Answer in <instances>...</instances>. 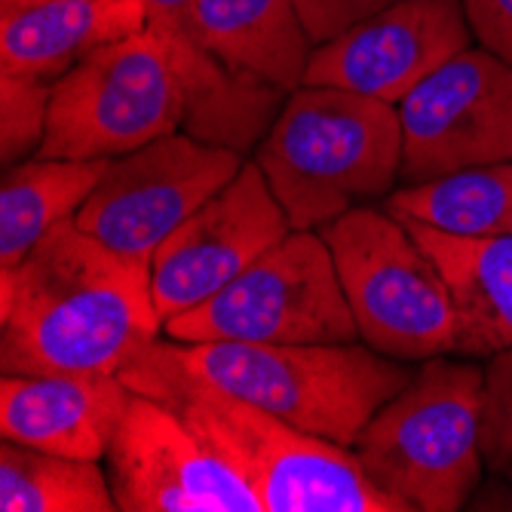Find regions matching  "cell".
I'll use <instances>...</instances> for the list:
<instances>
[{
    "label": "cell",
    "mask_w": 512,
    "mask_h": 512,
    "mask_svg": "<svg viewBox=\"0 0 512 512\" xmlns=\"http://www.w3.org/2000/svg\"><path fill=\"white\" fill-rule=\"evenodd\" d=\"M188 96L154 31L92 53L53 86L37 157L114 160L184 129Z\"/></svg>",
    "instance_id": "cell-8"
},
{
    "label": "cell",
    "mask_w": 512,
    "mask_h": 512,
    "mask_svg": "<svg viewBox=\"0 0 512 512\" xmlns=\"http://www.w3.org/2000/svg\"><path fill=\"white\" fill-rule=\"evenodd\" d=\"M289 234V215L264 172L246 163L154 252L151 292L163 325L212 298Z\"/></svg>",
    "instance_id": "cell-12"
},
{
    "label": "cell",
    "mask_w": 512,
    "mask_h": 512,
    "mask_svg": "<svg viewBox=\"0 0 512 512\" xmlns=\"http://www.w3.org/2000/svg\"><path fill=\"white\" fill-rule=\"evenodd\" d=\"M117 378L175 408L249 479L264 512H408L362 473L350 448L221 390L175 353L172 338L148 344Z\"/></svg>",
    "instance_id": "cell-2"
},
{
    "label": "cell",
    "mask_w": 512,
    "mask_h": 512,
    "mask_svg": "<svg viewBox=\"0 0 512 512\" xmlns=\"http://www.w3.org/2000/svg\"><path fill=\"white\" fill-rule=\"evenodd\" d=\"M396 111L405 184L512 160V65L485 46L448 59Z\"/></svg>",
    "instance_id": "cell-11"
},
{
    "label": "cell",
    "mask_w": 512,
    "mask_h": 512,
    "mask_svg": "<svg viewBox=\"0 0 512 512\" xmlns=\"http://www.w3.org/2000/svg\"><path fill=\"white\" fill-rule=\"evenodd\" d=\"M442 270L457 310V353L491 359L512 350V234L454 237L402 221Z\"/></svg>",
    "instance_id": "cell-18"
},
{
    "label": "cell",
    "mask_w": 512,
    "mask_h": 512,
    "mask_svg": "<svg viewBox=\"0 0 512 512\" xmlns=\"http://www.w3.org/2000/svg\"><path fill=\"white\" fill-rule=\"evenodd\" d=\"M105 460L120 512H264L234 463L145 393H132Z\"/></svg>",
    "instance_id": "cell-10"
},
{
    "label": "cell",
    "mask_w": 512,
    "mask_h": 512,
    "mask_svg": "<svg viewBox=\"0 0 512 512\" xmlns=\"http://www.w3.org/2000/svg\"><path fill=\"white\" fill-rule=\"evenodd\" d=\"M4 375H117L163 332L151 264L62 221L19 267H0Z\"/></svg>",
    "instance_id": "cell-1"
},
{
    "label": "cell",
    "mask_w": 512,
    "mask_h": 512,
    "mask_svg": "<svg viewBox=\"0 0 512 512\" xmlns=\"http://www.w3.org/2000/svg\"><path fill=\"white\" fill-rule=\"evenodd\" d=\"M292 230H322L365 200L390 197L402 126L390 102L341 86H301L255 154Z\"/></svg>",
    "instance_id": "cell-3"
},
{
    "label": "cell",
    "mask_w": 512,
    "mask_h": 512,
    "mask_svg": "<svg viewBox=\"0 0 512 512\" xmlns=\"http://www.w3.org/2000/svg\"><path fill=\"white\" fill-rule=\"evenodd\" d=\"M473 37L512 65V0H463Z\"/></svg>",
    "instance_id": "cell-25"
},
{
    "label": "cell",
    "mask_w": 512,
    "mask_h": 512,
    "mask_svg": "<svg viewBox=\"0 0 512 512\" xmlns=\"http://www.w3.org/2000/svg\"><path fill=\"white\" fill-rule=\"evenodd\" d=\"M243 166L237 151L172 132L108 160L74 221L108 249L151 264L172 230L234 181Z\"/></svg>",
    "instance_id": "cell-9"
},
{
    "label": "cell",
    "mask_w": 512,
    "mask_h": 512,
    "mask_svg": "<svg viewBox=\"0 0 512 512\" xmlns=\"http://www.w3.org/2000/svg\"><path fill=\"white\" fill-rule=\"evenodd\" d=\"M325 237L362 344L399 362L457 353V310L436 261L387 209L359 206Z\"/></svg>",
    "instance_id": "cell-6"
},
{
    "label": "cell",
    "mask_w": 512,
    "mask_h": 512,
    "mask_svg": "<svg viewBox=\"0 0 512 512\" xmlns=\"http://www.w3.org/2000/svg\"><path fill=\"white\" fill-rule=\"evenodd\" d=\"M482 457L485 470L512 482V350L491 356L485 365Z\"/></svg>",
    "instance_id": "cell-23"
},
{
    "label": "cell",
    "mask_w": 512,
    "mask_h": 512,
    "mask_svg": "<svg viewBox=\"0 0 512 512\" xmlns=\"http://www.w3.org/2000/svg\"><path fill=\"white\" fill-rule=\"evenodd\" d=\"M396 4H405V0H298V10L307 25V34L319 46L347 31L350 25L378 16Z\"/></svg>",
    "instance_id": "cell-24"
},
{
    "label": "cell",
    "mask_w": 512,
    "mask_h": 512,
    "mask_svg": "<svg viewBox=\"0 0 512 512\" xmlns=\"http://www.w3.org/2000/svg\"><path fill=\"white\" fill-rule=\"evenodd\" d=\"M53 86L50 80L22 74H4L0 80V154L7 166L40 151L50 123Z\"/></svg>",
    "instance_id": "cell-22"
},
{
    "label": "cell",
    "mask_w": 512,
    "mask_h": 512,
    "mask_svg": "<svg viewBox=\"0 0 512 512\" xmlns=\"http://www.w3.org/2000/svg\"><path fill=\"white\" fill-rule=\"evenodd\" d=\"M163 332L181 344H353L359 338L319 230H292L212 298L169 319Z\"/></svg>",
    "instance_id": "cell-7"
},
{
    "label": "cell",
    "mask_w": 512,
    "mask_h": 512,
    "mask_svg": "<svg viewBox=\"0 0 512 512\" xmlns=\"http://www.w3.org/2000/svg\"><path fill=\"white\" fill-rule=\"evenodd\" d=\"M108 160L34 157L10 166L0 188V267H19L62 221H71L96 191Z\"/></svg>",
    "instance_id": "cell-19"
},
{
    "label": "cell",
    "mask_w": 512,
    "mask_h": 512,
    "mask_svg": "<svg viewBox=\"0 0 512 512\" xmlns=\"http://www.w3.org/2000/svg\"><path fill=\"white\" fill-rule=\"evenodd\" d=\"M184 25L230 71L283 92L304 86L313 37L298 0H194Z\"/></svg>",
    "instance_id": "cell-17"
},
{
    "label": "cell",
    "mask_w": 512,
    "mask_h": 512,
    "mask_svg": "<svg viewBox=\"0 0 512 512\" xmlns=\"http://www.w3.org/2000/svg\"><path fill=\"white\" fill-rule=\"evenodd\" d=\"M145 28V0H50L4 13L0 71L56 83L92 53Z\"/></svg>",
    "instance_id": "cell-16"
},
{
    "label": "cell",
    "mask_w": 512,
    "mask_h": 512,
    "mask_svg": "<svg viewBox=\"0 0 512 512\" xmlns=\"http://www.w3.org/2000/svg\"><path fill=\"white\" fill-rule=\"evenodd\" d=\"M399 221L427 224L454 237L512 234V160L460 169L424 184H405L387 197Z\"/></svg>",
    "instance_id": "cell-20"
},
{
    "label": "cell",
    "mask_w": 512,
    "mask_h": 512,
    "mask_svg": "<svg viewBox=\"0 0 512 512\" xmlns=\"http://www.w3.org/2000/svg\"><path fill=\"white\" fill-rule=\"evenodd\" d=\"M117 375H4L0 436L77 460H102L129 408Z\"/></svg>",
    "instance_id": "cell-15"
},
{
    "label": "cell",
    "mask_w": 512,
    "mask_h": 512,
    "mask_svg": "<svg viewBox=\"0 0 512 512\" xmlns=\"http://www.w3.org/2000/svg\"><path fill=\"white\" fill-rule=\"evenodd\" d=\"M172 344L221 390L344 448L356 445L375 411L414 375L368 344Z\"/></svg>",
    "instance_id": "cell-5"
},
{
    "label": "cell",
    "mask_w": 512,
    "mask_h": 512,
    "mask_svg": "<svg viewBox=\"0 0 512 512\" xmlns=\"http://www.w3.org/2000/svg\"><path fill=\"white\" fill-rule=\"evenodd\" d=\"M145 4L148 31L163 43L188 96L184 132L246 157L283 111L289 92L218 62L184 25V13L194 0H145Z\"/></svg>",
    "instance_id": "cell-14"
},
{
    "label": "cell",
    "mask_w": 512,
    "mask_h": 512,
    "mask_svg": "<svg viewBox=\"0 0 512 512\" xmlns=\"http://www.w3.org/2000/svg\"><path fill=\"white\" fill-rule=\"evenodd\" d=\"M37 4H50V0H0V13H16V10H28Z\"/></svg>",
    "instance_id": "cell-26"
},
{
    "label": "cell",
    "mask_w": 512,
    "mask_h": 512,
    "mask_svg": "<svg viewBox=\"0 0 512 512\" xmlns=\"http://www.w3.org/2000/svg\"><path fill=\"white\" fill-rule=\"evenodd\" d=\"M463 0H405L319 43L307 86H341L399 105L436 68L470 46Z\"/></svg>",
    "instance_id": "cell-13"
},
{
    "label": "cell",
    "mask_w": 512,
    "mask_h": 512,
    "mask_svg": "<svg viewBox=\"0 0 512 512\" xmlns=\"http://www.w3.org/2000/svg\"><path fill=\"white\" fill-rule=\"evenodd\" d=\"M485 368L424 359L350 448L362 473L408 512H454L482 485Z\"/></svg>",
    "instance_id": "cell-4"
},
{
    "label": "cell",
    "mask_w": 512,
    "mask_h": 512,
    "mask_svg": "<svg viewBox=\"0 0 512 512\" xmlns=\"http://www.w3.org/2000/svg\"><path fill=\"white\" fill-rule=\"evenodd\" d=\"M0 509L4 512H114L117 500L99 460L7 442L0 445Z\"/></svg>",
    "instance_id": "cell-21"
}]
</instances>
